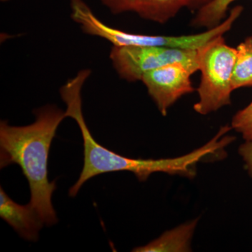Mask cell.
Masks as SVG:
<instances>
[{"label":"cell","instance_id":"277c9868","mask_svg":"<svg viewBox=\"0 0 252 252\" xmlns=\"http://www.w3.org/2000/svg\"><path fill=\"white\" fill-rule=\"evenodd\" d=\"M114 69L124 80L141 81L146 73L176 62L185 63L198 71V50L162 46H113L110 55Z\"/></svg>","mask_w":252,"mask_h":252},{"label":"cell","instance_id":"9c48e42d","mask_svg":"<svg viewBox=\"0 0 252 252\" xmlns=\"http://www.w3.org/2000/svg\"><path fill=\"white\" fill-rule=\"evenodd\" d=\"M236 50V60L232 77L233 91L252 86V36H248L240 43Z\"/></svg>","mask_w":252,"mask_h":252},{"label":"cell","instance_id":"3957f363","mask_svg":"<svg viewBox=\"0 0 252 252\" xmlns=\"http://www.w3.org/2000/svg\"><path fill=\"white\" fill-rule=\"evenodd\" d=\"M237 50L225 44L223 36L216 38L198 49L199 100L193 109L207 115L230 104L233 90L232 77Z\"/></svg>","mask_w":252,"mask_h":252},{"label":"cell","instance_id":"7a4b0ae2","mask_svg":"<svg viewBox=\"0 0 252 252\" xmlns=\"http://www.w3.org/2000/svg\"><path fill=\"white\" fill-rule=\"evenodd\" d=\"M90 69H82L76 77L68 80L60 89V94L66 104V117L75 120L80 128L84 142V166L79 179L69 189V195L75 197L82 186L91 178L102 174L114 172H130L140 182H145L155 172L175 175L180 169L176 158L162 159H135L123 157L96 142L86 124L82 111L81 91Z\"/></svg>","mask_w":252,"mask_h":252},{"label":"cell","instance_id":"5bb4252c","mask_svg":"<svg viewBox=\"0 0 252 252\" xmlns=\"http://www.w3.org/2000/svg\"><path fill=\"white\" fill-rule=\"evenodd\" d=\"M213 0H187V7L190 9H200Z\"/></svg>","mask_w":252,"mask_h":252},{"label":"cell","instance_id":"8992f818","mask_svg":"<svg viewBox=\"0 0 252 252\" xmlns=\"http://www.w3.org/2000/svg\"><path fill=\"white\" fill-rule=\"evenodd\" d=\"M0 217L11 225L21 238L36 242L44 223L35 210L28 203L20 205L14 201L1 187Z\"/></svg>","mask_w":252,"mask_h":252},{"label":"cell","instance_id":"30bf717a","mask_svg":"<svg viewBox=\"0 0 252 252\" xmlns=\"http://www.w3.org/2000/svg\"><path fill=\"white\" fill-rule=\"evenodd\" d=\"M236 0H213L198 10L191 24L194 27L212 29L224 21L228 7Z\"/></svg>","mask_w":252,"mask_h":252},{"label":"cell","instance_id":"ba28073f","mask_svg":"<svg viewBox=\"0 0 252 252\" xmlns=\"http://www.w3.org/2000/svg\"><path fill=\"white\" fill-rule=\"evenodd\" d=\"M184 7L187 0H137L134 11L144 19L163 24Z\"/></svg>","mask_w":252,"mask_h":252},{"label":"cell","instance_id":"4fadbf2b","mask_svg":"<svg viewBox=\"0 0 252 252\" xmlns=\"http://www.w3.org/2000/svg\"><path fill=\"white\" fill-rule=\"evenodd\" d=\"M239 154L245 162V167L252 178V141L241 144L238 149Z\"/></svg>","mask_w":252,"mask_h":252},{"label":"cell","instance_id":"5b68a950","mask_svg":"<svg viewBox=\"0 0 252 252\" xmlns=\"http://www.w3.org/2000/svg\"><path fill=\"white\" fill-rule=\"evenodd\" d=\"M195 72L185 63H170L146 73L141 81L159 112L166 116L168 109L179 99L193 92L190 77Z\"/></svg>","mask_w":252,"mask_h":252},{"label":"cell","instance_id":"8fae6325","mask_svg":"<svg viewBox=\"0 0 252 252\" xmlns=\"http://www.w3.org/2000/svg\"><path fill=\"white\" fill-rule=\"evenodd\" d=\"M232 128L241 134L247 142L252 141V102L236 113L231 122Z\"/></svg>","mask_w":252,"mask_h":252},{"label":"cell","instance_id":"52a82bcc","mask_svg":"<svg viewBox=\"0 0 252 252\" xmlns=\"http://www.w3.org/2000/svg\"><path fill=\"white\" fill-rule=\"evenodd\" d=\"M198 219L165 232L158 238L144 246L133 249L135 252H190V240Z\"/></svg>","mask_w":252,"mask_h":252},{"label":"cell","instance_id":"7c38bea8","mask_svg":"<svg viewBox=\"0 0 252 252\" xmlns=\"http://www.w3.org/2000/svg\"><path fill=\"white\" fill-rule=\"evenodd\" d=\"M114 14L134 11L137 0H99Z\"/></svg>","mask_w":252,"mask_h":252},{"label":"cell","instance_id":"6da1fadb","mask_svg":"<svg viewBox=\"0 0 252 252\" xmlns=\"http://www.w3.org/2000/svg\"><path fill=\"white\" fill-rule=\"evenodd\" d=\"M35 121L30 125L13 126L0 122V167L18 165L28 180L31 190L30 205L44 225L58 223L53 193L56 182L49 180V157L51 143L65 112L48 104L34 112Z\"/></svg>","mask_w":252,"mask_h":252}]
</instances>
